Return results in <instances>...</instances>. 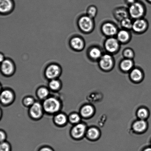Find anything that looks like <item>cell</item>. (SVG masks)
Here are the masks:
<instances>
[{
    "instance_id": "obj_1",
    "label": "cell",
    "mask_w": 151,
    "mask_h": 151,
    "mask_svg": "<svg viewBox=\"0 0 151 151\" xmlns=\"http://www.w3.org/2000/svg\"><path fill=\"white\" fill-rule=\"evenodd\" d=\"M43 106L46 111L50 113H54L58 111L60 109V102L54 98L47 99L44 102Z\"/></svg>"
},
{
    "instance_id": "obj_2",
    "label": "cell",
    "mask_w": 151,
    "mask_h": 151,
    "mask_svg": "<svg viewBox=\"0 0 151 151\" xmlns=\"http://www.w3.org/2000/svg\"><path fill=\"white\" fill-rule=\"evenodd\" d=\"M78 25L80 29L84 32H89L92 29L93 24L91 18L88 16H84L80 18Z\"/></svg>"
},
{
    "instance_id": "obj_3",
    "label": "cell",
    "mask_w": 151,
    "mask_h": 151,
    "mask_svg": "<svg viewBox=\"0 0 151 151\" xmlns=\"http://www.w3.org/2000/svg\"><path fill=\"white\" fill-rule=\"evenodd\" d=\"M61 69L60 65L52 63L48 65L45 70L46 76L49 79H54L57 78L61 73Z\"/></svg>"
},
{
    "instance_id": "obj_4",
    "label": "cell",
    "mask_w": 151,
    "mask_h": 151,
    "mask_svg": "<svg viewBox=\"0 0 151 151\" xmlns=\"http://www.w3.org/2000/svg\"><path fill=\"white\" fill-rule=\"evenodd\" d=\"M129 14L133 18L139 19L145 13V10L143 6L140 3L135 2L131 4L129 9Z\"/></svg>"
},
{
    "instance_id": "obj_5",
    "label": "cell",
    "mask_w": 151,
    "mask_h": 151,
    "mask_svg": "<svg viewBox=\"0 0 151 151\" xmlns=\"http://www.w3.org/2000/svg\"><path fill=\"white\" fill-rule=\"evenodd\" d=\"M15 64L11 60L5 59L1 63V70L2 73L6 75H10L14 73Z\"/></svg>"
},
{
    "instance_id": "obj_6",
    "label": "cell",
    "mask_w": 151,
    "mask_h": 151,
    "mask_svg": "<svg viewBox=\"0 0 151 151\" xmlns=\"http://www.w3.org/2000/svg\"><path fill=\"white\" fill-rule=\"evenodd\" d=\"M13 0H0V12L1 14H6L11 12L14 8Z\"/></svg>"
},
{
    "instance_id": "obj_7",
    "label": "cell",
    "mask_w": 151,
    "mask_h": 151,
    "mask_svg": "<svg viewBox=\"0 0 151 151\" xmlns=\"http://www.w3.org/2000/svg\"><path fill=\"white\" fill-rule=\"evenodd\" d=\"M113 63V59L112 56L110 55L106 54L101 58L99 65L102 69L107 70L112 67Z\"/></svg>"
},
{
    "instance_id": "obj_8",
    "label": "cell",
    "mask_w": 151,
    "mask_h": 151,
    "mask_svg": "<svg viewBox=\"0 0 151 151\" xmlns=\"http://www.w3.org/2000/svg\"><path fill=\"white\" fill-rule=\"evenodd\" d=\"M105 47L106 51L109 52L114 53L119 48V41L115 38H109L105 42Z\"/></svg>"
},
{
    "instance_id": "obj_9",
    "label": "cell",
    "mask_w": 151,
    "mask_h": 151,
    "mask_svg": "<svg viewBox=\"0 0 151 151\" xmlns=\"http://www.w3.org/2000/svg\"><path fill=\"white\" fill-rule=\"evenodd\" d=\"M69 44L72 49L76 51H81L84 47V42L82 38L78 36L71 38Z\"/></svg>"
},
{
    "instance_id": "obj_10",
    "label": "cell",
    "mask_w": 151,
    "mask_h": 151,
    "mask_svg": "<svg viewBox=\"0 0 151 151\" xmlns=\"http://www.w3.org/2000/svg\"><path fill=\"white\" fill-rule=\"evenodd\" d=\"M147 26V22L142 19H137L133 23L132 29L135 32H142Z\"/></svg>"
},
{
    "instance_id": "obj_11",
    "label": "cell",
    "mask_w": 151,
    "mask_h": 151,
    "mask_svg": "<svg viewBox=\"0 0 151 151\" xmlns=\"http://www.w3.org/2000/svg\"><path fill=\"white\" fill-rule=\"evenodd\" d=\"M102 29L103 33L107 36H114L117 33V29L116 27L111 23H105L102 27Z\"/></svg>"
},
{
    "instance_id": "obj_12",
    "label": "cell",
    "mask_w": 151,
    "mask_h": 151,
    "mask_svg": "<svg viewBox=\"0 0 151 151\" xmlns=\"http://www.w3.org/2000/svg\"><path fill=\"white\" fill-rule=\"evenodd\" d=\"M42 106L38 103H34L31 107L30 113L32 117L38 118L42 114Z\"/></svg>"
},
{
    "instance_id": "obj_13",
    "label": "cell",
    "mask_w": 151,
    "mask_h": 151,
    "mask_svg": "<svg viewBox=\"0 0 151 151\" xmlns=\"http://www.w3.org/2000/svg\"><path fill=\"white\" fill-rule=\"evenodd\" d=\"M86 130L85 126L83 124H79L74 127L72 131V134L75 138H78L83 135Z\"/></svg>"
},
{
    "instance_id": "obj_14",
    "label": "cell",
    "mask_w": 151,
    "mask_h": 151,
    "mask_svg": "<svg viewBox=\"0 0 151 151\" xmlns=\"http://www.w3.org/2000/svg\"><path fill=\"white\" fill-rule=\"evenodd\" d=\"M13 97V94L11 91L8 90H4L1 93V101L4 104H7L12 101Z\"/></svg>"
},
{
    "instance_id": "obj_15",
    "label": "cell",
    "mask_w": 151,
    "mask_h": 151,
    "mask_svg": "<svg viewBox=\"0 0 151 151\" xmlns=\"http://www.w3.org/2000/svg\"><path fill=\"white\" fill-rule=\"evenodd\" d=\"M134 66V63L131 59H126L123 60L120 64V67L122 70L127 72L131 70Z\"/></svg>"
},
{
    "instance_id": "obj_16",
    "label": "cell",
    "mask_w": 151,
    "mask_h": 151,
    "mask_svg": "<svg viewBox=\"0 0 151 151\" xmlns=\"http://www.w3.org/2000/svg\"><path fill=\"white\" fill-rule=\"evenodd\" d=\"M130 39V34L128 31L126 30H121L119 31L117 34V39L121 42H127Z\"/></svg>"
},
{
    "instance_id": "obj_17",
    "label": "cell",
    "mask_w": 151,
    "mask_h": 151,
    "mask_svg": "<svg viewBox=\"0 0 151 151\" xmlns=\"http://www.w3.org/2000/svg\"><path fill=\"white\" fill-rule=\"evenodd\" d=\"M90 57L94 60H97L102 57L101 51L99 48L94 47L91 49L89 53Z\"/></svg>"
},
{
    "instance_id": "obj_18",
    "label": "cell",
    "mask_w": 151,
    "mask_h": 151,
    "mask_svg": "<svg viewBox=\"0 0 151 151\" xmlns=\"http://www.w3.org/2000/svg\"><path fill=\"white\" fill-rule=\"evenodd\" d=\"M146 127V122L143 120L137 121L134 124V128L135 131L141 132L145 129Z\"/></svg>"
},
{
    "instance_id": "obj_19",
    "label": "cell",
    "mask_w": 151,
    "mask_h": 151,
    "mask_svg": "<svg viewBox=\"0 0 151 151\" xmlns=\"http://www.w3.org/2000/svg\"><path fill=\"white\" fill-rule=\"evenodd\" d=\"M131 76L132 79L134 81H137L141 79L142 74L139 69H134L132 71Z\"/></svg>"
},
{
    "instance_id": "obj_20",
    "label": "cell",
    "mask_w": 151,
    "mask_h": 151,
    "mask_svg": "<svg viewBox=\"0 0 151 151\" xmlns=\"http://www.w3.org/2000/svg\"><path fill=\"white\" fill-rule=\"evenodd\" d=\"M93 112L92 107L90 106H86L83 108L81 110V115L84 117H87L91 115Z\"/></svg>"
},
{
    "instance_id": "obj_21",
    "label": "cell",
    "mask_w": 151,
    "mask_h": 151,
    "mask_svg": "<svg viewBox=\"0 0 151 151\" xmlns=\"http://www.w3.org/2000/svg\"><path fill=\"white\" fill-rule=\"evenodd\" d=\"M128 13L124 9H119L117 10L115 13L116 17L118 20L122 21L123 19L128 17Z\"/></svg>"
},
{
    "instance_id": "obj_22",
    "label": "cell",
    "mask_w": 151,
    "mask_h": 151,
    "mask_svg": "<svg viewBox=\"0 0 151 151\" xmlns=\"http://www.w3.org/2000/svg\"><path fill=\"white\" fill-rule=\"evenodd\" d=\"M121 25L125 29H132L133 22L131 19L127 17L121 21Z\"/></svg>"
},
{
    "instance_id": "obj_23",
    "label": "cell",
    "mask_w": 151,
    "mask_h": 151,
    "mask_svg": "<svg viewBox=\"0 0 151 151\" xmlns=\"http://www.w3.org/2000/svg\"><path fill=\"white\" fill-rule=\"evenodd\" d=\"M55 121L57 124L60 125H63L66 122V116L63 114H59L55 117Z\"/></svg>"
},
{
    "instance_id": "obj_24",
    "label": "cell",
    "mask_w": 151,
    "mask_h": 151,
    "mask_svg": "<svg viewBox=\"0 0 151 151\" xmlns=\"http://www.w3.org/2000/svg\"><path fill=\"white\" fill-rule=\"evenodd\" d=\"M87 134L90 138L95 139L98 137L99 132L98 131L96 128H90L87 132Z\"/></svg>"
},
{
    "instance_id": "obj_25",
    "label": "cell",
    "mask_w": 151,
    "mask_h": 151,
    "mask_svg": "<svg viewBox=\"0 0 151 151\" xmlns=\"http://www.w3.org/2000/svg\"><path fill=\"white\" fill-rule=\"evenodd\" d=\"M38 96L40 98L44 99L46 98L49 94V91L47 88H41L38 90Z\"/></svg>"
},
{
    "instance_id": "obj_26",
    "label": "cell",
    "mask_w": 151,
    "mask_h": 151,
    "mask_svg": "<svg viewBox=\"0 0 151 151\" xmlns=\"http://www.w3.org/2000/svg\"><path fill=\"white\" fill-rule=\"evenodd\" d=\"M50 87L52 89L56 90L58 89L60 87V82L58 80L52 79L50 81L49 84Z\"/></svg>"
},
{
    "instance_id": "obj_27",
    "label": "cell",
    "mask_w": 151,
    "mask_h": 151,
    "mask_svg": "<svg viewBox=\"0 0 151 151\" xmlns=\"http://www.w3.org/2000/svg\"><path fill=\"white\" fill-rule=\"evenodd\" d=\"M124 57L127 59H131L134 57V53L132 50L130 49H127L124 50L123 52Z\"/></svg>"
},
{
    "instance_id": "obj_28",
    "label": "cell",
    "mask_w": 151,
    "mask_h": 151,
    "mask_svg": "<svg viewBox=\"0 0 151 151\" xmlns=\"http://www.w3.org/2000/svg\"><path fill=\"white\" fill-rule=\"evenodd\" d=\"M97 10L95 7L92 6L90 7L88 9L87 13H88V16L90 17L93 18L95 17L97 14Z\"/></svg>"
},
{
    "instance_id": "obj_29",
    "label": "cell",
    "mask_w": 151,
    "mask_h": 151,
    "mask_svg": "<svg viewBox=\"0 0 151 151\" xmlns=\"http://www.w3.org/2000/svg\"><path fill=\"white\" fill-rule=\"evenodd\" d=\"M138 115L139 117L142 119H144L147 117V111L146 109H140L138 111Z\"/></svg>"
},
{
    "instance_id": "obj_30",
    "label": "cell",
    "mask_w": 151,
    "mask_h": 151,
    "mask_svg": "<svg viewBox=\"0 0 151 151\" xmlns=\"http://www.w3.org/2000/svg\"><path fill=\"white\" fill-rule=\"evenodd\" d=\"M0 151H10V146L8 143L2 142L0 146Z\"/></svg>"
},
{
    "instance_id": "obj_31",
    "label": "cell",
    "mask_w": 151,
    "mask_h": 151,
    "mask_svg": "<svg viewBox=\"0 0 151 151\" xmlns=\"http://www.w3.org/2000/svg\"><path fill=\"white\" fill-rule=\"evenodd\" d=\"M80 120V117L79 115L76 114H72L70 117V121L73 123H76L79 122Z\"/></svg>"
},
{
    "instance_id": "obj_32",
    "label": "cell",
    "mask_w": 151,
    "mask_h": 151,
    "mask_svg": "<svg viewBox=\"0 0 151 151\" xmlns=\"http://www.w3.org/2000/svg\"><path fill=\"white\" fill-rule=\"evenodd\" d=\"M24 103L27 106H32L34 104V100L32 97H27L25 99Z\"/></svg>"
},
{
    "instance_id": "obj_33",
    "label": "cell",
    "mask_w": 151,
    "mask_h": 151,
    "mask_svg": "<svg viewBox=\"0 0 151 151\" xmlns=\"http://www.w3.org/2000/svg\"><path fill=\"white\" fill-rule=\"evenodd\" d=\"M6 138V135L3 132L1 131V142H2L4 141Z\"/></svg>"
},
{
    "instance_id": "obj_34",
    "label": "cell",
    "mask_w": 151,
    "mask_h": 151,
    "mask_svg": "<svg viewBox=\"0 0 151 151\" xmlns=\"http://www.w3.org/2000/svg\"><path fill=\"white\" fill-rule=\"evenodd\" d=\"M39 151H54L52 149L48 147H44L41 148Z\"/></svg>"
},
{
    "instance_id": "obj_35",
    "label": "cell",
    "mask_w": 151,
    "mask_h": 151,
    "mask_svg": "<svg viewBox=\"0 0 151 151\" xmlns=\"http://www.w3.org/2000/svg\"><path fill=\"white\" fill-rule=\"evenodd\" d=\"M5 59L4 54L2 53H1V55H0V61H1V63L4 61Z\"/></svg>"
},
{
    "instance_id": "obj_36",
    "label": "cell",
    "mask_w": 151,
    "mask_h": 151,
    "mask_svg": "<svg viewBox=\"0 0 151 151\" xmlns=\"http://www.w3.org/2000/svg\"><path fill=\"white\" fill-rule=\"evenodd\" d=\"M128 2L130 4H134V3H135V0H127Z\"/></svg>"
},
{
    "instance_id": "obj_37",
    "label": "cell",
    "mask_w": 151,
    "mask_h": 151,
    "mask_svg": "<svg viewBox=\"0 0 151 151\" xmlns=\"http://www.w3.org/2000/svg\"><path fill=\"white\" fill-rule=\"evenodd\" d=\"M143 151H151V147L147 148L145 149Z\"/></svg>"
},
{
    "instance_id": "obj_38",
    "label": "cell",
    "mask_w": 151,
    "mask_h": 151,
    "mask_svg": "<svg viewBox=\"0 0 151 151\" xmlns=\"http://www.w3.org/2000/svg\"><path fill=\"white\" fill-rule=\"evenodd\" d=\"M148 1H150V2H151V0H148Z\"/></svg>"
}]
</instances>
